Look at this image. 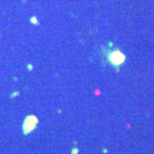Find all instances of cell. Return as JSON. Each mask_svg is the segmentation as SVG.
<instances>
[{
	"label": "cell",
	"instance_id": "6da1fadb",
	"mask_svg": "<svg viewBox=\"0 0 154 154\" xmlns=\"http://www.w3.org/2000/svg\"><path fill=\"white\" fill-rule=\"evenodd\" d=\"M108 59L110 62V63L114 66H119L125 60V57L119 51H112L108 56Z\"/></svg>",
	"mask_w": 154,
	"mask_h": 154
},
{
	"label": "cell",
	"instance_id": "7a4b0ae2",
	"mask_svg": "<svg viewBox=\"0 0 154 154\" xmlns=\"http://www.w3.org/2000/svg\"><path fill=\"white\" fill-rule=\"evenodd\" d=\"M37 124H38V119L34 116H28L26 118V120H25L24 125H23V128H24L25 134H28V133L33 131Z\"/></svg>",
	"mask_w": 154,
	"mask_h": 154
}]
</instances>
